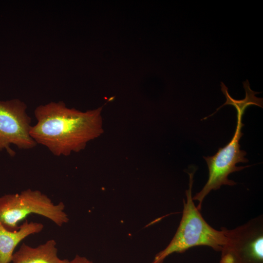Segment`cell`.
I'll list each match as a JSON object with an SVG mask.
<instances>
[{
    "label": "cell",
    "instance_id": "8992f818",
    "mask_svg": "<svg viewBox=\"0 0 263 263\" xmlns=\"http://www.w3.org/2000/svg\"><path fill=\"white\" fill-rule=\"evenodd\" d=\"M26 109V104L18 99L0 101V151L5 150L14 156L12 144L23 150L37 145L30 134L31 118Z\"/></svg>",
    "mask_w": 263,
    "mask_h": 263
},
{
    "label": "cell",
    "instance_id": "5b68a950",
    "mask_svg": "<svg viewBox=\"0 0 263 263\" xmlns=\"http://www.w3.org/2000/svg\"><path fill=\"white\" fill-rule=\"evenodd\" d=\"M221 228L226 240L220 263H263V215L234 229Z\"/></svg>",
    "mask_w": 263,
    "mask_h": 263
},
{
    "label": "cell",
    "instance_id": "6da1fadb",
    "mask_svg": "<svg viewBox=\"0 0 263 263\" xmlns=\"http://www.w3.org/2000/svg\"><path fill=\"white\" fill-rule=\"evenodd\" d=\"M101 112V107L86 112L69 108L62 101L40 105L35 110L37 122L30 134L54 155L68 156L103 132Z\"/></svg>",
    "mask_w": 263,
    "mask_h": 263
},
{
    "label": "cell",
    "instance_id": "7a4b0ae2",
    "mask_svg": "<svg viewBox=\"0 0 263 263\" xmlns=\"http://www.w3.org/2000/svg\"><path fill=\"white\" fill-rule=\"evenodd\" d=\"M245 91L244 99L236 100L232 98L228 92V88L223 82H221V91L226 97V102L218 109L225 105L233 106L237 111V125L234 134L230 141L225 147L220 148L213 156L205 157L208 168V179L202 190L192 197L193 200L198 202L197 208L201 210L204 198L212 190L219 189L222 185L234 186V181L228 179L229 174L240 171L247 166L237 167L239 163H247L248 160L245 158L246 152L240 149L239 141L243 133L241 130L244 124L242 118L246 109L250 105H256L263 108V98L255 96L259 94L252 91L247 79L243 82Z\"/></svg>",
    "mask_w": 263,
    "mask_h": 263
},
{
    "label": "cell",
    "instance_id": "277c9868",
    "mask_svg": "<svg viewBox=\"0 0 263 263\" xmlns=\"http://www.w3.org/2000/svg\"><path fill=\"white\" fill-rule=\"evenodd\" d=\"M65 208L63 202L55 204L40 191L29 188L0 197V221L6 229L14 231L19 228L21 221L30 214H35L61 227L69 221Z\"/></svg>",
    "mask_w": 263,
    "mask_h": 263
},
{
    "label": "cell",
    "instance_id": "9c48e42d",
    "mask_svg": "<svg viewBox=\"0 0 263 263\" xmlns=\"http://www.w3.org/2000/svg\"><path fill=\"white\" fill-rule=\"evenodd\" d=\"M69 263H94L93 262L88 260L85 257H82L76 255L75 258L71 261H69Z\"/></svg>",
    "mask_w": 263,
    "mask_h": 263
},
{
    "label": "cell",
    "instance_id": "52a82bcc",
    "mask_svg": "<svg viewBox=\"0 0 263 263\" xmlns=\"http://www.w3.org/2000/svg\"><path fill=\"white\" fill-rule=\"evenodd\" d=\"M43 228L42 223L26 220L17 230L10 231L0 221V263L11 262L17 246L28 236L40 232Z\"/></svg>",
    "mask_w": 263,
    "mask_h": 263
},
{
    "label": "cell",
    "instance_id": "3957f363",
    "mask_svg": "<svg viewBox=\"0 0 263 263\" xmlns=\"http://www.w3.org/2000/svg\"><path fill=\"white\" fill-rule=\"evenodd\" d=\"M189 187L186 191V201L183 199V210L179 226L167 246L157 253L152 263H163L173 253H183L197 246H207L221 251L226 238L221 228L218 230L205 220L195 206L192 196L194 172L189 173Z\"/></svg>",
    "mask_w": 263,
    "mask_h": 263
},
{
    "label": "cell",
    "instance_id": "ba28073f",
    "mask_svg": "<svg viewBox=\"0 0 263 263\" xmlns=\"http://www.w3.org/2000/svg\"><path fill=\"white\" fill-rule=\"evenodd\" d=\"M56 242L50 239L37 247L22 243L14 253L13 263H69L67 259H61L58 256Z\"/></svg>",
    "mask_w": 263,
    "mask_h": 263
}]
</instances>
